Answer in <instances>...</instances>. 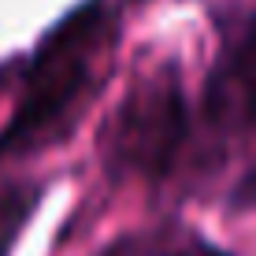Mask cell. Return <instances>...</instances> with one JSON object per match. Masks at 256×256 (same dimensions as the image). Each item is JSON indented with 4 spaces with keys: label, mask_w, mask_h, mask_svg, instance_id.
Listing matches in <instances>:
<instances>
[{
    "label": "cell",
    "mask_w": 256,
    "mask_h": 256,
    "mask_svg": "<svg viewBox=\"0 0 256 256\" xmlns=\"http://www.w3.org/2000/svg\"><path fill=\"white\" fill-rule=\"evenodd\" d=\"M104 26H108L104 0H82L38 41L22 74V96L8 126L0 130V160L38 148V141H45L67 119L90 82Z\"/></svg>",
    "instance_id": "6da1fadb"
},
{
    "label": "cell",
    "mask_w": 256,
    "mask_h": 256,
    "mask_svg": "<svg viewBox=\"0 0 256 256\" xmlns=\"http://www.w3.org/2000/svg\"><path fill=\"white\" fill-rule=\"evenodd\" d=\"M204 112L212 126H226V130L256 126V19L223 52L204 90Z\"/></svg>",
    "instance_id": "3957f363"
},
{
    "label": "cell",
    "mask_w": 256,
    "mask_h": 256,
    "mask_svg": "<svg viewBox=\"0 0 256 256\" xmlns=\"http://www.w3.org/2000/svg\"><path fill=\"white\" fill-rule=\"evenodd\" d=\"M249 193H252V197H256V178H252V186H249Z\"/></svg>",
    "instance_id": "5b68a950"
},
{
    "label": "cell",
    "mask_w": 256,
    "mask_h": 256,
    "mask_svg": "<svg viewBox=\"0 0 256 256\" xmlns=\"http://www.w3.org/2000/svg\"><path fill=\"white\" fill-rule=\"evenodd\" d=\"M164 256H226L223 249H216V245H208V242H182V245H174L171 252H164Z\"/></svg>",
    "instance_id": "277c9868"
},
{
    "label": "cell",
    "mask_w": 256,
    "mask_h": 256,
    "mask_svg": "<svg viewBox=\"0 0 256 256\" xmlns=\"http://www.w3.org/2000/svg\"><path fill=\"white\" fill-rule=\"evenodd\" d=\"M190 134L186 93L178 82V67L160 64L141 74L119 100L116 119L104 130V164L112 178H164Z\"/></svg>",
    "instance_id": "7a4b0ae2"
}]
</instances>
